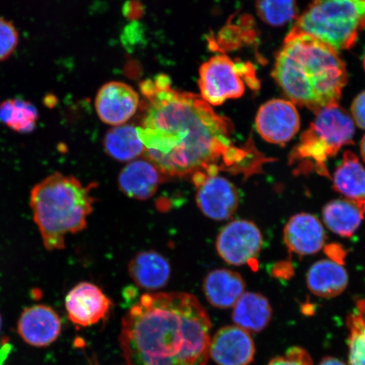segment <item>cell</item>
<instances>
[{"mask_svg": "<svg viewBox=\"0 0 365 365\" xmlns=\"http://www.w3.org/2000/svg\"><path fill=\"white\" fill-rule=\"evenodd\" d=\"M140 88L148 105L137 134L145 158L164 177L190 178L197 186L221 171L250 177L271 161L251 137L237 147L230 120L219 115L200 96L173 90L166 75L144 81Z\"/></svg>", "mask_w": 365, "mask_h": 365, "instance_id": "6da1fadb", "label": "cell"}, {"mask_svg": "<svg viewBox=\"0 0 365 365\" xmlns=\"http://www.w3.org/2000/svg\"><path fill=\"white\" fill-rule=\"evenodd\" d=\"M211 330L194 295L149 293L123 318L118 341L127 365H207Z\"/></svg>", "mask_w": 365, "mask_h": 365, "instance_id": "7a4b0ae2", "label": "cell"}, {"mask_svg": "<svg viewBox=\"0 0 365 365\" xmlns=\"http://www.w3.org/2000/svg\"><path fill=\"white\" fill-rule=\"evenodd\" d=\"M272 76L290 102L314 113L339 104L349 81L339 52L302 34L286 36Z\"/></svg>", "mask_w": 365, "mask_h": 365, "instance_id": "3957f363", "label": "cell"}, {"mask_svg": "<svg viewBox=\"0 0 365 365\" xmlns=\"http://www.w3.org/2000/svg\"><path fill=\"white\" fill-rule=\"evenodd\" d=\"M94 199L76 177L54 173L34 187L30 207L45 248L66 247V237L86 227Z\"/></svg>", "mask_w": 365, "mask_h": 365, "instance_id": "277c9868", "label": "cell"}, {"mask_svg": "<svg viewBox=\"0 0 365 365\" xmlns=\"http://www.w3.org/2000/svg\"><path fill=\"white\" fill-rule=\"evenodd\" d=\"M364 30L365 0H313L289 34L312 36L339 52L353 48Z\"/></svg>", "mask_w": 365, "mask_h": 365, "instance_id": "5b68a950", "label": "cell"}, {"mask_svg": "<svg viewBox=\"0 0 365 365\" xmlns=\"http://www.w3.org/2000/svg\"><path fill=\"white\" fill-rule=\"evenodd\" d=\"M355 125L349 113L339 104L331 105L317 113L312 124L301 136L289 156V163L299 173L317 171L329 176L326 163L339 150L353 143Z\"/></svg>", "mask_w": 365, "mask_h": 365, "instance_id": "8992f818", "label": "cell"}, {"mask_svg": "<svg viewBox=\"0 0 365 365\" xmlns=\"http://www.w3.org/2000/svg\"><path fill=\"white\" fill-rule=\"evenodd\" d=\"M200 97L211 106L242 97L246 86L259 88L257 72L250 62H235L225 54L213 56L199 71Z\"/></svg>", "mask_w": 365, "mask_h": 365, "instance_id": "52a82bcc", "label": "cell"}, {"mask_svg": "<svg viewBox=\"0 0 365 365\" xmlns=\"http://www.w3.org/2000/svg\"><path fill=\"white\" fill-rule=\"evenodd\" d=\"M263 244L261 231L252 222L236 220L228 223L217 236V253L234 266L248 264L257 267V257Z\"/></svg>", "mask_w": 365, "mask_h": 365, "instance_id": "ba28073f", "label": "cell"}, {"mask_svg": "<svg viewBox=\"0 0 365 365\" xmlns=\"http://www.w3.org/2000/svg\"><path fill=\"white\" fill-rule=\"evenodd\" d=\"M255 126L259 135L267 143L285 145L298 133L299 114L293 103L272 99L259 108Z\"/></svg>", "mask_w": 365, "mask_h": 365, "instance_id": "9c48e42d", "label": "cell"}, {"mask_svg": "<svg viewBox=\"0 0 365 365\" xmlns=\"http://www.w3.org/2000/svg\"><path fill=\"white\" fill-rule=\"evenodd\" d=\"M140 104L139 94L124 82L104 84L95 98V108L104 124L113 127L125 125L133 117Z\"/></svg>", "mask_w": 365, "mask_h": 365, "instance_id": "30bf717a", "label": "cell"}, {"mask_svg": "<svg viewBox=\"0 0 365 365\" xmlns=\"http://www.w3.org/2000/svg\"><path fill=\"white\" fill-rule=\"evenodd\" d=\"M111 301L98 286L80 282L68 292L66 308L68 318L75 325L88 327L108 316Z\"/></svg>", "mask_w": 365, "mask_h": 365, "instance_id": "8fae6325", "label": "cell"}, {"mask_svg": "<svg viewBox=\"0 0 365 365\" xmlns=\"http://www.w3.org/2000/svg\"><path fill=\"white\" fill-rule=\"evenodd\" d=\"M196 188V203L205 216L217 221L234 216L239 207L240 195L235 185L226 178L208 177Z\"/></svg>", "mask_w": 365, "mask_h": 365, "instance_id": "7c38bea8", "label": "cell"}, {"mask_svg": "<svg viewBox=\"0 0 365 365\" xmlns=\"http://www.w3.org/2000/svg\"><path fill=\"white\" fill-rule=\"evenodd\" d=\"M62 331V322L53 308L36 304L23 310L17 324L18 334L26 344L44 348L53 344Z\"/></svg>", "mask_w": 365, "mask_h": 365, "instance_id": "4fadbf2b", "label": "cell"}, {"mask_svg": "<svg viewBox=\"0 0 365 365\" xmlns=\"http://www.w3.org/2000/svg\"><path fill=\"white\" fill-rule=\"evenodd\" d=\"M255 353L250 333L237 326L221 328L210 344V355L218 365H249Z\"/></svg>", "mask_w": 365, "mask_h": 365, "instance_id": "5bb4252c", "label": "cell"}, {"mask_svg": "<svg viewBox=\"0 0 365 365\" xmlns=\"http://www.w3.org/2000/svg\"><path fill=\"white\" fill-rule=\"evenodd\" d=\"M287 247L297 255L318 252L326 242V232L318 219L308 213H299L289 219L284 228Z\"/></svg>", "mask_w": 365, "mask_h": 365, "instance_id": "9a60e30c", "label": "cell"}, {"mask_svg": "<svg viewBox=\"0 0 365 365\" xmlns=\"http://www.w3.org/2000/svg\"><path fill=\"white\" fill-rule=\"evenodd\" d=\"M164 178L152 162L136 160L123 168L118 182L128 197L144 200L153 197Z\"/></svg>", "mask_w": 365, "mask_h": 365, "instance_id": "2e32d148", "label": "cell"}, {"mask_svg": "<svg viewBox=\"0 0 365 365\" xmlns=\"http://www.w3.org/2000/svg\"><path fill=\"white\" fill-rule=\"evenodd\" d=\"M129 274L140 289L158 290L170 281L171 267L167 259L156 251H143L131 259Z\"/></svg>", "mask_w": 365, "mask_h": 365, "instance_id": "e0dca14e", "label": "cell"}, {"mask_svg": "<svg viewBox=\"0 0 365 365\" xmlns=\"http://www.w3.org/2000/svg\"><path fill=\"white\" fill-rule=\"evenodd\" d=\"M245 282L239 273L217 269L208 274L203 282V290L208 302L219 309H228L245 294Z\"/></svg>", "mask_w": 365, "mask_h": 365, "instance_id": "ac0fdd59", "label": "cell"}, {"mask_svg": "<svg viewBox=\"0 0 365 365\" xmlns=\"http://www.w3.org/2000/svg\"><path fill=\"white\" fill-rule=\"evenodd\" d=\"M324 222L330 230L349 238L357 231L365 216V200H335L322 212Z\"/></svg>", "mask_w": 365, "mask_h": 365, "instance_id": "d6986e66", "label": "cell"}, {"mask_svg": "<svg viewBox=\"0 0 365 365\" xmlns=\"http://www.w3.org/2000/svg\"><path fill=\"white\" fill-rule=\"evenodd\" d=\"M307 285L314 294L321 298H334L349 284L348 273L340 264L322 259L313 264L307 273Z\"/></svg>", "mask_w": 365, "mask_h": 365, "instance_id": "ffe728a7", "label": "cell"}, {"mask_svg": "<svg viewBox=\"0 0 365 365\" xmlns=\"http://www.w3.org/2000/svg\"><path fill=\"white\" fill-rule=\"evenodd\" d=\"M270 303L261 294L245 293L237 301L232 312V321L237 327L248 332H259L272 319Z\"/></svg>", "mask_w": 365, "mask_h": 365, "instance_id": "44dd1931", "label": "cell"}, {"mask_svg": "<svg viewBox=\"0 0 365 365\" xmlns=\"http://www.w3.org/2000/svg\"><path fill=\"white\" fill-rule=\"evenodd\" d=\"M333 188L349 199L365 200V168L350 150L344 153L333 175Z\"/></svg>", "mask_w": 365, "mask_h": 365, "instance_id": "7402d4cb", "label": "cell"}, {"mask_svg": "<svg viewBox=\"0 0 365 365\" xmlns=\"http://www.w3.org/2000/svg\"><path fill=\"white\" fill-rule=\"evenodd\" d=\"M137 127L130 125L115 126L105 135L103 145L109 157L118 162H130L145 153Z\"/></svg>", "mask_w": 365, "mask_h": 365, "instance_id": "603a6c76", "label": "cell"}, {"mask_svg": "<svg viewBox=\"0 0 365 365\" xmlns=\"http://www.w3.org/2000/svg\"><path fill=\"white\" fill-rule=\"evenodd\" d=\"M38 113L33 103L23 99H8L0 103V121L18 133L35 129Z\"/></svg>", "mask_w": 365, "mask_h": 365, "instance_id": "cb8c5ba5", "label": "cell"}, {"mask_svg": "<svg viewBox=\"0 0 365 365\" xmlns=\"http://www.w3.org/2000/svg\"><path fill=\"white\" fill-rule=\"evenodd\" d=\"M349 364L365 365V300L359 299L348 318Z\"/></svg>", "mask_w": 365, "mask_h": 365, "instance_id": "d4e9b609", "label": "cell"}, {"mask_svg": "<svg viewBox=\"0 0 365 365\" xmlns=\"http://www.w3.org/2000/svg\"><path fill=\"white\" fill-rule=\"evenodd\" d=\"M257 11L267 25L282 26L297 18L296 0H257Z\"/></svg>", "mask_w": 365, "mask_h": 365, "instance_id": "484cf974", "label": "cell"}, {"mask_svg": "<svg viewBox=\"0 0 365 365\" xmlns=\"http://www.w3.org/2000/svg\"><path fill=\"white\" fill-rule=\"evenodd\" d=\"M19 43V34L13 25L4 18L0 16V61L10 58Z\"/></svg>", "mask_w": 365, "mask_h": 365, "instance_id": "4316f807", "label": "cell"}, {"mask_svg": "<svg viewBox=\"0 0 365 365\" xmlns=\"http://www.w3.org/2000/svg\"><path fill=\"white\" fill-rule=\"evenodd\" d=\"M268 365H313L309 354L303 349L292 348L285 356L272 360Z\"/></svg>", "mask_w": 365, "mask_h": 365, "instance_id": "83f0119b", "label": "cell"}, {"mask_svg": "<svg viewBox=\"0 0 365 365\" xmlns=\"http://www.w3.org/2000/svg\"><path fill=\"white\" fill-rule=\"evenodd\" d=\"M351 111L354 124L365 130V91L354 100Z\"/></svg>", "mask_w": 365, "mask_h": 365, "instance_id": "f1b7e54d", "label": "cell"}, {"mask_svg": "<svg viewBox=\"0 0 365 365\" xmlns=\"http://www.w3.org/2000/svg\"><path fill=\"white\" fill-rule=\"evenodd\" d=\"M290 263L281 262L276 264L272 269V274L274 276L282 278H287L291 277V273L293 272Z\"/></svg>", "mask_w": 365, "mask_h": 365, "instance_id": "f546056e", "label": "cell"}, {"mask_svg": "<svg viewBox=\"0 0 365 365\" xmlns=\"http://www.w3.org/2000/svg\"><path fill=\"white\" fill-rule=\"evenodd\" d=\"M319 365H345V364L340 361L339 359L334 358H326L324 359Z\"/></svg>", "mask_w": 365, "mask_h": 365, "instance_id": "4dcf8cb0", "label": "cell"}, {"mask_svg": "<svg viewBox=\"0 0 365 365\" xmlns=\"http://www.w3.org/2000/svg\"><path fill=\"white\" fill-rule=\"evenodd\" d=\"M360 152H361L362 158L365 163V135L361 140V145H360Z\"/></svg>", "mask_w": 365, "mask_h": 365, "instance_id": "1f68e13d", "label": "cell"}, {"mask_svg": "<svg viewBox=\"0 0 365 365\" xmlns=\"http://www.w3.org/2000/svg\"><path fill=\"white\" fill-rule=\"evenodd\" d=\"M1 329H2V317H1V314H0V332H1Z\"/></svg>", "mask_w": 365, "mask_h": 365, "instance_id": "d6a6232c", "label": "cell"}, {"mask_svg": "<svg viewBox=\"0 0 365 365\" xmlns=\"http://www.w3.org/2000/svg\"><path fill=\"white\" fill-rule=\"evenodd\" d=\"M364 70H365V56H364Z\"/></svg>", "mask_w": 365, "mask_h": 365, "instance_id": "836d02e7", "label": "cell"}]
</instances>
